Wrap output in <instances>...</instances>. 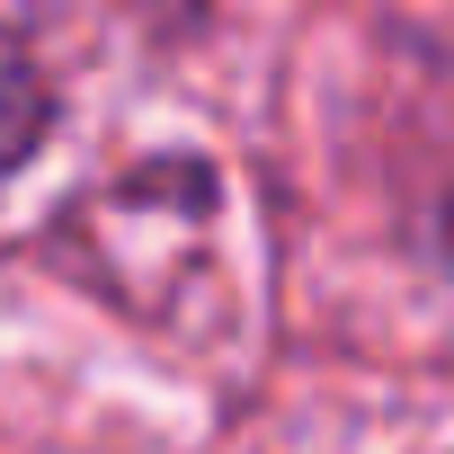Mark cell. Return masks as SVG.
Masks as SVG:
<instances>
[{
  "label": "cell",
  "instance_id": "obj_1",
  "mask_svg": "<svg viewBox=\"0 0 454 454\" xmlns=\"http://www.w3.org/2000/svg\"><path fill=\"white\" fill-rule=\"evenodd\" d=\"M36 134H45V81H36V63L10 36H0V178L36 152Z\"/></svg>",
  "mask_w": 454,
  "mask_h": 454
}]
</instances>
